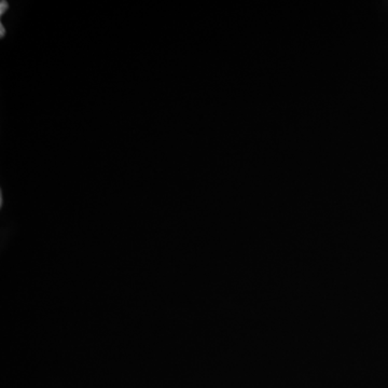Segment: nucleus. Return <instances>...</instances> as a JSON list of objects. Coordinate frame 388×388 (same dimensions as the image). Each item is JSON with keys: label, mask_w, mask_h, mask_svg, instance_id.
I'll return each mask as SVG.
<instances>
[{"label": "nucleus", "mask_w": 388, "mask_h": 388, "mask_svg": "<svg viewBox=\"0 0 388 388\" xmlns=\"http://www.w3.org/2000/svg\"><path fill=\"white\" fill-rule=\"evenodd\" d=\"M0 7H1V10H0V13H1V15H3V11L8 9V3H6V1H1V5H0Z\"/></svg>", "instance_id": "nucleus-1"}, {"label": "nucleus", "mask_w": 388, "mask_h": 388, "mask_svg": "<svg viewBox=\"0 0 388 388\" xmlns=\"http://www.w3.org/2000/svg\"><path fill=\"white\" fill-rule=\"evenodd\" d=\"M0 27H1V36H3V34H5L6 31H3V24H1V25H0Z\"/></svg>", "instance_id": "nucleus-2"}]
</instances>
